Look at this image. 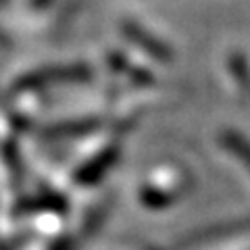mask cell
I'll use <instances>...</instances> for the list:
<instances>
[{"label": "cell", "instance_id": "1", "mask_svg": "<svg viewBox=\"0 0 250 250\" xmlns=\"http://www.w3.org/2000/svg\"><path fill=\"white\" fill-rule=\"evenodd\" d=\"M223 144L229 152H233L242 161V165H246L250 171V142L246 138H242L238 131H225L223 134Z\"/></svg>", "mask_w": 250, "mask_h": 250}]
</instances>
